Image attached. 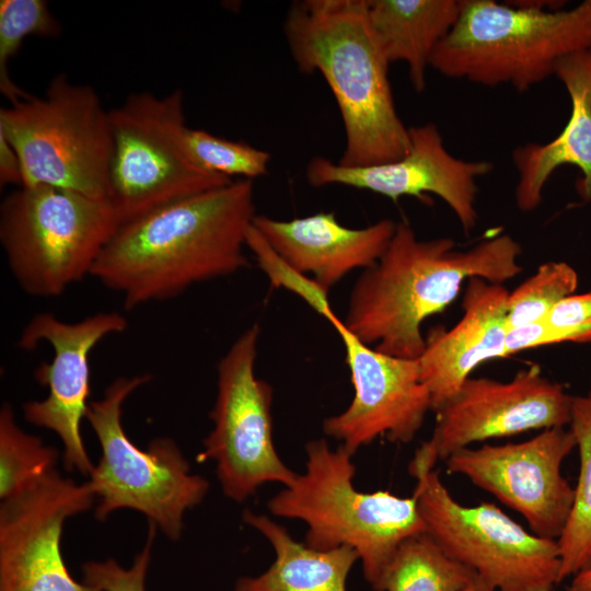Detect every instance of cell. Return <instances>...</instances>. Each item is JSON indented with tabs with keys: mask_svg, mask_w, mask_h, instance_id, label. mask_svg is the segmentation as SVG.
<instances>
[{
	"mask_svg": "<svg viewBox=\"0 0 591 591\" xmlns=\"http://www.w3.org/2000/svg\"><path fill=\"white\" fill-rule=\"evenodd\" d=\"M255 216L253 181L232 179L121 224L91 276L118 292L125 309L170 300L247 267Z\"/></svg>",
	"mask_w": 591,
	"mask_h": 591,
	"instance_id": "6da1fadb",
	"label": "cell"
},
{
	"mask_svg": "<svg viewBox=\"0 0 591 591\" xmlns=\"http://www.w3.org/2000/svg\"><path fill=\"white\" fill-rule=\"evenodd\" d=\"M521 253L507 233L461 250L451 237L421 240L407 222H397L385 252L355 282L341 321L375 350L418 359L426 318L444 311L471 278L502 285L519 275Z\"/></svg>",
	"mask_w": 591,
	"mask_h": 591,
	"instance_id": "7a4b0ae2",
	"label": "cell"
},
{
	"mask_svg": "<svg viewBox=\"0 0 591 591\" xmlns=\"http://www.w3.org/2000/svg\"><path fill=\"white\" fill-rule=\"evenodd\" d=\"M283 31L298 69L320 72L336 100L346 139L338 163L367 166L405 155L409 127L396 111L369 0L294 2Z\"/></svg>",
	"mask_w": 591,
	"mask_h": 591,
	"instance_id": "3957f363",
	"label": "cell"
},
{
	"mask_svg": "<svg viewBox=\"0 0 591 591\" xmlns=\"http://www.w3.org/2000/svg\"><path fill=\"white\" fill-rule=\"evenodd\" d=\"M305 453V472L268 501L270 513L303 521L304 544L311 548H354L366 580L375 591H384L387 569L402 543L426 532L415 496L359 491L352 484V454L341 444L333 450L325 439L312 440Z\"/></svg>",
	"mask_w": 591,
	"mask_h": 591,
	"instance_id": "277c9868",
	"label": "cell"
},
{
	"mask_svg": "<svg viewBox=\"0 0 591 591\" xmlns=\"http://www.w3.org/2000/svg\"><path fill=\"white\" fill-rule=\"evenodd\" d=\"M586 50H591V0L567 10L463 0L430 67L448 78L525 92L555 76L560 60Z\"/></svg>",
	"mask_w": 591,
	"mask_h": 591,
	"instance_id": "5b68a950",
	"label": "cell"
},
{
	"mask_svg": "<svg viewBox=\"0 0 591 591\" xmlns=\"http://www.w3.org/2000/svg\"><path fill=\"white\" fill-rule=\"evenodd\" d=\"M119 227L108 199L59 187H16L0 206V242L9 268L32 297H58L91 276Z\"/></svg>",
	"mask_w": 591,
	"mask_h": 591,
	"instance_id": "8992f818",
	"label": "cell"
},
{
	"mask_svg": "<svg viewBox=\"0 0 591 591\" xmlns=\"http://www.w3.org/2000/svg\"><path fill=\"white\" fill-rule=\"evenodd\" d=\"M0 132L19 154L22 186H53L108 199L109 109L91 85L56 74L43 95L30 94L0 109Z\"/></svg>",
	"mask_w": 591,
	"mask_h": 591,
	"instance_id": "52a82bcc",
	"label": "cell"
},
{
	"mask_svg": "<svg viewBox=\"0 0 591 591\" xmlns=\"http://www.w3.org/2000/svg\"><path fill=\"white\" fill-rule=\"evenodd\" d=\"M149 374L118 378L103 398L90 402L85 419L95 432L102 454L88 482L99 499L95 517L103 521L121 508L137 510L172 541L181 537L183 515L199 505L209 483L189 472V464L170 438H157L147 450L125 433L123 404Z\"/></svg>",
	"mask_w": 591,
	"mask_h": 591,
	"instance_id": "ba28073f",
	"label": "cell"
},
{
	"mask_svg": "<svg viewBox=\"0 0 591 591\" xmlns=\"http://www.w3.org/2000/svg\"><path fill=\"white\" fill-rule=\"evenodd\" d=\"M113 155L108 199L120 225L232 179L199 167L184 144L181 90L142 91L109 109Z\"/></svg>",
	"mask_w": 591,
	"mask_h": 591,
	"instance_id": "9c48e42d",
	"label": "cell"
},
{
	"mask_svg": "<svg viewBox=\"0 0 591 591\" xmlns=\"http://www.w3.org/2000/svg\"><path fill=\"white\" fill-rule=\"evenodd\" d=\"M412 476L426 532L496 591H554L561 582L557 540L526 531L491 502L460 503L436 470Z\"/></svg>",
	"mask_w": 591,
	"mask_h": 591,
	"instance_id": "30bf717a",
	"label": "cell"
},
{
	"mask_svg": "<svg viewBox=\"0 0 591 591\" xmlns=\"http://www.w3.org/2000/svg\"><path fill=\"white\" fill-rule=\"evenodd\" d=\"M260 328L253 324L217 366L218 392L198 462L215 461L223 494L243 502L267 483L283 487L297 473L280 459L273 439L271 386L255 375Z\"/></svg>",
	"mask_w": 591,
	"mask_h": 591,
	"instance_id": "8fae6325",
	"label": "cell"
},
{
	"mask_svg": "<svg viewBox=\"0 0 591 591\" xmlns=\"http://www.w3.org/2000/svg\"><path fill=\"white\" fill-rule=\"evenodd\" d=\"M573 397L536 364L509 381L468 378L436 412L433 431L416 450L408 472L434 470L439 461L475 442L567 427Z\"/></svg>",
	"mask_w": 591,
	"mask_h": 591,
	"instance_id": "7c38bea8",
	"label": "cell"
},
{
	"mask_svg": "<svg viewBox=\"0 0 591 591\" xmlns=\"http://www.w3.org/2000/svg\"><path fill=\"white\" fill-rule=\"evenodd\" d=\"M575 448L570 428L554 427L522 442L463 448L445 464L450 473L467 477L519 512L531 532L558 540L575 496L561 465Z\"/></svg>",
	"mask_w": 591,
	"mask_h": 591,
	"instance_id": "4fadbf2b",
	"label": "cell"
},
{
	"mask_svg": "<svg viewBox=\"0 0 591 591\" xmlns=\"http://www.w3.org/2000/svg\"><path fill=\"white\" fill-rule=\"evenodd\" d=\"M126 328L127 320L118 312H99L74 323L51 313H38L21 333L20 348L33 350L46 341L54 350L51 361L42 363L34 373L36 381L48 387V395L25 403L23 412L26 421L60 438L68 471L90 476L94 467L80 431L90 404L89 356L105 337Z\"/></svg>",
	"mask_w": 591,
	"mask_h": 591,
	"instance_id": "5bb4252c",
	"label": "cell"
},
{
	"mask_svg": "<svg viewBox=\"0 0 591 591\" xmlns=\"http://www.w3.org/2000/svg\"><path fill=\"white\" fill-rule=\"evenodd\" d=\"M88 483L55 470L0 507V591H101L70 575L60 549L65 521L92 506Z\"/></svg>",
	"mask_w": 591,
	"mask_h": 591,
	"instance_id": "9a60e30c",
	"label": "cell"
},
{
	"mask_svg": "<svg viewBox=\"0 0 591 591\" xmlns=\"http://www.w3.org/2000/svg\"><path fill=\"white\" fill-rule=\"evenodd\" d=\"M329 324L344 344L354 397L344 412L323 421L324 433L340 441L352 455L379 437L410 442L431 410L418 359L375 350L351 334L338 316Z\"/></svg>",
	"mask_w": 591,
	"mask_h": 591,
	"instance_id": "2e32d148",
	"label": "cell"
},
{
	"mask_svg": "<svg viewBox=\"0 0 591 591\" xmlns=\"http://www.w3.org/2000/svg\"><path fill=\"white\" fill-rule=\"evenodd\" d=\"M410 148L402 158L367 166H344L323 157L313 158L305 176L311 186L344 185L370 190L394 201L404 196L419 199L430 193L452 210L466 234L477 222V178L490 173V161L454 157L439 128L427 123L409 127Z\"/></svg>",
	"mask_w": 591,
	"mask_h": 591,
	"instance_id": "e0dca14e",
	"label": "cell"
},
{
	"mask_svg": "<svg viewBox=\"0 0 591 591\" xmlns=\"http://www.w3.org/2000/svg\"><path fill=\"white\" fill-rule=\"evenodd\" d=\"M499 283L474 277L467 280L461 320L449 331L432 329L418 358L420 376L439 410L480 363L506 358L507 298Z\"/></svg>",
	"mask_w": 591,
	"mask_h": 591,
	"instance_id": "ac0fdd59",
	"label": "cell"
},
{
	"mask_svg": "<svg viewBox=\"0 0 591 591\" xmlns=\"http://www.w3.org/2000/svg\"><path fill=\"white\" fill-rule=\"evenodd\" d=\"M253 225L294 269L327 292L349 273L369 268L385 252L396 222L382 219L361 229L343 225L333 212L277 220L256 215Z\"/></svg>",
	"mask_w": 591,
	"mask_h": 591,
	"instance_id": "d6986e66",
	"label": "cell"
},
{
	"mask_svg": "<svg viewBox=\"0 0 591 591\" xmlns=\"http://www.w3.org/2000/svg\"><path fill=\"white\" fill-rule=\"evenodd\" d=\"M555 76L570 99L566 126L549 142L522 144L512 152L518 172L514 199L523 212H531L541 205L549 177L567 164L581 172L576 189L583 202L591 201V50L560 60Z\"/></svg>",
	"mask_w": 591,
	"mask_h": 591,
	"instance_id": "ffe728a7",
	"label": "cell"
},
{
	"mask_svg": "<svg viewBox=\"0 0 591 591\" xmlns=\"http://www.w3.org/2000/svg\"><path fill=\"white\" fill-rule=\"evenodd\" d=\"M463 0H369V19L389 62L408 68L417 93L440 43L456 24Z\"/></svg>",
	"mask_w": 591,
	"mask_h": 591,
	"instance_id": "44dd1931",
	"label": "cell"
},
{
	"mask_svg": "<svg viewBox=\"0 0 591 591\" xmlns=\"http://www.w3.org/2000/svg\"><path fill=\"white\" fill-rule=\"evenodd\" d=\"M243 520L270 543L275 560L256 577L239 578L234 591H347L348 575L359 560L354 548H311L270 518L250 510Z\"/></svg>",
	"mask_w": 591,
	"mask_h": 591,
	"instance_id": "7402d4cb",
	"label": "cell"
},
{
	"mask_svg": "<svg viewBox=\"0 0 591 591\" xmlns=\"http://www.w3.org/2000/svg\"><path fill=\"white\" fill-rule=\"evenodd\" d=\"M569 428L579 450L580 470L571 511L557 540L561 582L591 567V390L573 397Z\"/></svg>",
	"mask_w": 591,
	"mask_h": 591,
	"instance_id": "603a6c76",
	"label": "cell"
},
{
	"mask_svg": "<svg viewBox=\"0 0 591 591\" xmlns=\"http://www.w3.org/2000/svg\"><path fill=\"white\" fill-rule=\"evenodd\" d=\"M474 573L422 532L397 549L385 576L384 591H463Z\"/></svg>",
	"mask_w": 591,
	"mask_h": 591,
	"instance_id": "cb8c5ba5",
	"label": "cell"
},
{
	"mask_svg": "<svg viewBox=\"0 0 591 591\" xmlns=\"http://www.w3.org/2000/svg\"><path fill=\"white\" fill-rule=\"evenodd\" d=\"M58 451L40 438L26 433L15 421L13 409L0 410V498L8 500L55 470Z\"/></svg>",
	"mask_w": 591,
	"mask_h": 591,
	"instance_id": "d4e9b609",
	"label": "cell"
},
{
	"mask_svg": "<svg viewBox=\"0 0 591 591\" xmlns=\"http://www.w3.org/2000/svg\"><path fill=\"white\" fill-rule=\"evenodd\" d=\"M61 25L45 0L0 1V92L14 104L30 93L14 83L10 77V61L20 51L28 36L56 37Z\"/></svg>",
	"mask_w": 591,
	"mask_h": 591,
	"instance_id": "484cf974",
	"label": "cell"
},
{
	"mask_svg": "<svg viewBox=\"0 0 591 591\" xmlns=\"http://www.w3.org/2000/svg\"><path fill=\"white\" fill-rule=\"evenodd\" d=\"M579 277L566 262H547L524 280L507 298L508 328L520 327L547 318L564 299L575 294Z\"/></svg>",
	"mask_w": 591,
	"mask_h": 591,
	"instance_id": "4316f807",
	"label": "cell"
},
{
	"mask_svg": "<svg viewBox=\"0 0 591 591\" xmlns=\"http://www.w3.org/2000/svg\"><path fill=\"white\" fill-rule=\"evenodd\" d=\"M185 149L202 170L228 178L252 179L268 172L270 154L247 143L215 136L187 126Z\"/></svg>",
	"mask_w": 591,
	"mask_h": 591,
	"instance_id": "83f0119b",
	"label": "cell"
},
{
	"mask_svg": "<svg viewBox=\"0 0 591 591\" xmlns=\"http://www.w3.org/2000/svg\"><path fill=\"white\" fill-rule=\"evenodd\" d=\"M246 247L254 253L271 286L292 291L329 323L337 317L331 306L328 292L288 264L253 224L247 233Z\"/></svg>",
	"mask_w": 591,
	"mask_h": 591,
	"instance_id": "f1b7e54d",
	"label": "cell"
},
{
	"mask_svg": "<svg viewBox=\"0 0 591 591\" xmlns=\"http://www.w3.org/2000/svg\"><path fill=\"white\" fill-rule=\"evenodd\" d=\"M157 525L150 522L148 537L130 568H124L114 559L86 561L81 571L83 582L101 591H146V577L151 558Z\"/></svg>",
	"mask_w": 591,
	"mask_h": 591,
	"instance_id": "f546056e",
	"label": "cell"
},
{
	"mask_svg": "<svg viewBox=\"0 0 591 591\" xmlns=\"http://www.w3.org/2000/svg\"><path fill=\"white\" fill-rule=\"evenodd\" d=\"M545 321L555 327L583 331L591 338V291L564 299Z\"/></svg>",
	"mask_w": 591,
	"mask_h": 591,
	"instance_id": "4dcf8cb0",
	"label": "cell"
},
{
	"mask_svg": "<svg viewBox=\"0 0 591 591\" xmlns=\"http://www.w3.org/2000/svg\"><path fill=\"white\" fill-rule=\"evenodd\" d=\"M0 185H23L22 164L11 142L0 132Z\"/></svg>",
	"mask_w": 591,
	"mask_h": 591,
	"instance_id": "1f68e13d",
	"label": "cell"
},
{
	"mask_svg": "<svg viewBox=\"0 0 591 591\" xmlns=\"http://www.w3.org/2000/svg\"><path fill=\"white\" fill-rule=\"evenodd\" d=\"M568 591H591V567L571 577Z\"/></svg>",
	"mask_w": 591,
	"mask_h": 591,
	"instance_id": "d6a6232c",
	"label": "cell"
},
{
	"mask_svg": "<svg viewBox=\"0 0 591 591\" xmlns=\"http://www.w3.org/2000/svg\"><path fill=\"white\" fill-rule=\"evenodd\" d=\"M463 591H496L487 581L477 576L473 575L470 582L463 589Z\"/></svg>",
	"mask_w": 591,
	"mask_h": 591,
	"instance_id": "836d02e7",
	"label": "cell"
}]
</instances>
